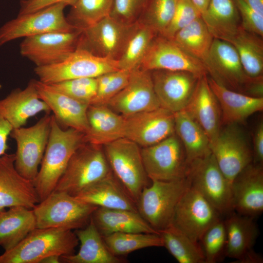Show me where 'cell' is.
Listing matches in <instances>:
<instances>
[{
    "label": "cell",
    "instance_id": "obj_1",
    "mask_svg": "<svg viewBox=\"0 0 263 263\" xmlns=\"http://www.w3.org/2000/svg\"><path fill=\"white\" fill-rule=\"evenodd\" d=\"M85 143L84 133L72 128L64 130L52 115L47 145L33 181L40 202L54 190L72 156Z\"/></svg>",
    "mask_w": 263,
    "mask_h": 263
},
{
    "label": "cell",
    "instance_id": "obj_2",
    "mask_svg": "<svg viewBox=\"0 0 263 263\" xmlns=\"http://www.w3.org/2000/svg\"><path fill=\"white\" fill-rule=\"evenodd\" d=\"M78 244L72 230L36 228L16 246L0 255V263H39L50 255L73 254Z\"/></svg>",
    "mask_w": 263,
    "mask_h": 263
},
{
    "label": "cell",
    "instance_id": "obj_3",
    "mask_svg": "<svg viewBox=\"0 0 263 263\" xmlns=\"http://www.w3.org/2000/svg\"><path fill=\"white\" fill-rule=\"evenodd\" d=\"M97 206L61 191H53L32 209L37 228H82L90 222Z\"/></svg>",
    "mask_w": 263,
    "mask_h": 263
},
{
    "label": "cell",
    "instance_id": "obj_4",
    "mask_svg": "<svg viewBox=\"0 0 263 263\" xmlns=\"http://www.w3.org/2000/svg\"><path fill=\"white\" fill-rule=\"evenodd\" d=\"M189 186L187 176L172 181L151 180L136 202L138 212L158 231L168 227L179 200Z\"/></svg>",
    "mask_w": 263,
    "mask_h": 263
},
{
    "label": "cell",
    "instance_id": "obj_5",
    "mask_svg": "<svg viewBox=\"0 0 263 263\" xmlns=\"http://www.w3.org/2000/svg\"><path fill=\"white\" fill-rule=\"evenodd\" d=\"M101 147L86 142L79 147L54 191L75 196L108 175L112 170Z\"/></svg>",
    "mask_w": 263,
    "mask_h": 263
},
{
    "label": "cell",
    "instance_id": "obj_6",
    "mask_svg": "<svg viewBox=\"0 0 263 263\" xmlns=\"http://www.w3.org/2000/svg\"><path fill=\"white\" fill-rule=\"evenodd\" d=\"M119 70L117 60L98 56L77 47L61 61L50 65L36 67L34 72L38 80L52 84L72 79L96 78Z\"/></svg>",
    "mask_w": 263,
    "mask_h": 263
},
{
    "label": "cell",
    "instance_id": "obj_7",
    "mask_svg": "<svg viewBox=\"0 0 263 263\" xmlns=\"http://www.w3.org/2000/svg\"><path fill=\"white\" fill-rule=\"evenodd\" d=\"M104 146V152L112 171L136 203L142 190L148 186L149 179L139 146L122 137Z\"/></svg>",
    "mask_w": 263,
    "mask_h": 263
},
{
    "label": "cell",
    "instance_id": "obj_8",
    "mask_svg": "<svg viewBox=\"0 0 263 263\" xmlns=\"http://www.w3.org/2000/svg\"><path fill=\"white\" fill-rule=\"evenodd\" d=\"M68 6L58 3L34 12L17 17L0 28V47L12 40L52 32H68L76 28L64 15Z\"/></svg>",
    "mask_w": 263,
    "mask_h": 263
},
{
    "label": "cell",
    "instance_id": "obj_9",
    "mask_svg": "<svg viewBox=\"0 0 263 263\" xmlns=\"http://www.w3.org/2000/svg\"><path fill=\"white\" fill-rule=\"evenodd\" d=\"M190 186L222 214L233 211L231 183L219 167L211 151L188 166Z\"/></svg>",
    "mask_w": 263,
    "mask_h": 263
},
{
    "label": "cell",
    "instance_id": "obj_10",
    "mask_svg": "<svg viewBox=\"0 0 263 263\" xmlns=\"http://www.w3.org/2000/svg\"><path fill=\"white\" fill-rule=\"evenodd\" d=\"M52 115L45 113L34 125L13 129L10 136L16 142L15 166L18 172L32 181L36 178L47 145Z\"/></svg>",
    "mask_w": 263,
    "mask_h": 263
},
{
    "label": "cell",
    "instance_id": "obj_11",
    "mask_svg": "<svg viewBox=\"0 0 263 263\" xmlns=\"http://www.w3.org/2000/svg\"><path fill=\"white\" fill-rule=\"evenodd\" d=\"M144 167L151 180L172 181L187 176L188 165L183 145L174 134L141 149Z\"/></svg>",
    "mask_w": 263,
    "mask_h": 263
},
{
    "label": "cell",
    "instance_id": "obj_12",
    "mask_svg": "<svg viewBox=\"0 0 263 263\" xmlns=\"http://www.w3.org/2000/svg\"><path fill=\"white\" fill-rule=\"evenodd\" d=\"M205 66L207 75L216 82L246 95L256 78L246 74L235 48L217 38L213 39Z\"/></svg>",
    "mask_w": 263,
    "mask_h": 263
},
{
    "label": "cell",
    "instance_id": "obj_13",
    "mask_svg": "<svg viewBox=\"0 0 263 263\" xmlns=\"http://www.w3.org/2000/svg\"><path fill=\"white\" fill-rule=\"evenodd\" d=\"M224 126L210 144V150L220 169L231 183L252 163V150L239 124Z\"/></svg>",
    "mask_w": 263,
    "mask_h": 263
},
{
    "label": "cell",
    "instance_id": "obj_14",
    "mask_svg": "<svg viewBox=\"0 0 263 263\" xmlns=\"http://www.w3.org/2000/svg\"><path fill=\"white\" fill-rule=\"evenodd\" d=\"M220 213L198 191L189 186L175 207L171 224L194 241L220 220Z\"/></svg>",
    "mask_w": 263,
    "mask_h": 263
},
{
    "label": "cell",
    "instance_id": "obj_15",
    "mask_svg": "<svg viewBox=\"0 0 263 263\" xmlns=\"http://www.w3.org/2000/svg\"><path fill=\"white\" fill-rule=\"evenodd\" d=\"M82 29L52 32L24 38L19 45L21 55L36 67L58 63L75 51Z\"/></svg>",
    "mask_w": 263,
    "mask_h": 263
},
{
    "label": "cell",
    "instance_id": "obj_16",
    "mask_svg": "<svg viewBox=\"0 0 263 263\" xmlns=\"http://www.w3.org/2000/svg\"><path fill=\"white\" fill-rule=\"evenodd\" d=\"M132 25L124 24L108 16L82 29L77 47L117 61Z\"/></svg>",
    "mask_w": 263,
    "mask_h": 263
},
{
    "label": "cell",
    "instance_id": "obj_17",
    "mask_svg": "<svg viewBox=\"0 0 263 263\" xmlns=\"http://www.w3.org/2000/svg\"><path fill=\"white\" fill-rule=\"evenodd\" d=\"M107 106L124 117L161 107L150 71L140 68L132 71L127 85Z\"/></svg>",
    "mask_w": 263,
    "mask_h": 263
},
{
    "label": "cell",
    "instance_id": "obj_18",
    "mask_svg": "<svg viewBox=\"0 0 263 263\" xmlns=\"http://www.w3.org/2000/svg\"><path fill=\"white\" fill-rule=\"evenodd\" d=\"M152 71L166 70L187 71L199 76L207 75V70L199 60L189 54L171 39L157 35L153 40L140 68Z\"/></svg>",
    "mask_w": 263,
    "mask_h": 263
},
{
    "label": "cell",
    "instance_id": "obj_19",
    "mask_svg": "<svg viewBox=\"0 0 263 263\" xmlns=\"http://www.w3.org/2000/svg\"><path fill=\"white\" fill-rule=\"evenodd\" d=\"M125 118V137L142 148L154 145L175 133L174 113L162 107Z\"/></svg>",
    "mask_w": 263,
    "mask_h": 263
},
{
    "label": "cell",
    "instance_id": "obj_20",
    "mask_svg": "<svg viewBox=\"0 0 263 263\" xmlns=\"http://www.w3.org/2000/svg\"><path fill=\"white\" fill-rule=\"evenodd\" d=\"M150 72L161 107L173 113L185 108L201 77L187 71L154 70Z\"/></svg>",
    "mask_w": 263,
    "mask_h": 263
},
{
    "label": "cell",
    "instance_id": "obj_21",
    "mask_svg": "<svg viewBox=\"0 0 263 263\" xmlns=\"http://www.w3.org/2000/svg\"><path fill=\"white\" fill-rule=\"evenodd\" d=\"M15 159V154L0 157V213L17 206L33 209L40 202L33 181L18 172Z\"/></svg>",
    "mask_w": 263,
    "mask_h": 263
},
{
    "label": "cell",
    "instance_id": "obj_22",
    "mask_svg": "<svg viewBox=\"0 0 263 263\" xmlns=\"http://www.w3.org/2000/svg\"><path fill=\"white\" fill-rule=\"evenodd\" d=\"M232 207L240 214L254 218L263 211V166L251 163L231 183Z\"/></svg>",
    "mask_w": 263,
    "mask_h": 263
},
{
    "label": "cell",
    "instance_id": "obj_23",
    "mask_svg": "<svg viewBox=\"0 0 263 263\" xmlns=\"http://www.w3.org/2000/svg\"><path fill=\"white\" fill-rule=\"evenodd\" d=\"M39 98L46 103L53 115L62 126L72 128L84 134L88 129L87 111L89 105L77 101L35 79Z\"/></svg>",
    "mask_w": 263,
    "mask_h": 263
},
{
    "label": "cell",
    "instance_id": "obj_24",
    "mask_svg": "<svg viewBox=\"0 0 263 263\" xmlns=\"http://www.w3.org/2000/svg\"><path fill=\"white\" fill-rule=\"evenodd\" d=\"M51 110L39 97L35 79L23 89L16 88L0 100V115L16 129L23 127L31 117Z\"/></svg>",
    "mask_w": 263,
    "mask_h": 263
},
{
    "label": "cell",
    "instance_id": "obj_25",
    "mask_svg": "<svg viewBox=\"0 0 263 263\" xmlns=\"http://www.w3.org/2000/svg\"><path fill=\"white\" fill-rule=\"evenodd\" d=\"M184 110L201 126L211 144L222 127L221 112L218 101L209 86L207 75L199 77Z\"/></svg>",
    "mask_w": 263,
    "mask_h": 263
},
{
    "label": "cell",
    "instance_id": "obj_26",
    "mask_svg": "<svg viewBox=\"0 0 263 263\" xmlns=\"http://www.w3.org/2000/svg\"><path fill=\"white\" fill-rule=\"evenodd\" d=\"M74 197L97 207L138 212L135 201L112 171Z\"/></svg>",
    "mask_w": 263,
    "mask_h": 263
},
{
    "label": "cell",
    "instance_id": "obj_27",
    "mask_svg": "<svg viewBox=\"0 0 263 263\" xmlns=\"http://www.w3.org/2000/svg\"><path fill=\"white\" fill-rule=\"evenodd\" d=\"M207 80L219 104L222 125L242 124L253 113L263 111V97H254L233 91L208 75Z\"/></svg>",
    "mask_w": 263,
    "mask_h": 263
},
{
    "label": "cell",
    "instance_id": "obj_28",
    "mask_svg": "<svg viewBox=\"0 0 263 263\" xmlns=\"http://www.w3.org/2000/svg\"><path fill=\"white\" fill-rule=\"evenodd\" d=\"M87 116L88 129L84 134L86 142L102 146L125 137V117L107 105H89Z\"/></svg>",
    "mask_w": 263,
    "mask_h": 263
},
{
    "label": "cell",
    "instance_id": "obj_29",
    "mask_svg": "<svg viewBox=\"0 0 263 263\" xmlns=\"http://www.w3.org/2000/svg\"><path fill=\"white\" fill-rule=\"evenodd\" d=\"M91 220L102 236L116 232L159 234L137 211L98 207Z\"/></svg>",
    "mask_w": 263,
    "mask_h": 263
},
{
    "label": "cell",
    "instance_id": "obj_30",
    "mask_svg": "<svg viewBox=\"0 0 263 263\" xmlns=\"http://www.w3.org/2000/svg\"><path fill=\"white\" fill-rule=\"evenodd\" d=\"M80 248L76 254L60 256V261L66 263H123L126 260L115 256L108 248L102 236L92 220L84 227L74 231Z\"/></svg>",
    "mask_w": 263,
    "mask_h": 263
},
{
    "label": "cell",
    "instance_id": "obj_31",
    "mask_svg": "<svg viewBox=\"0 0 263 263\" xmlns=\"http://www.w3.org/2000/svg\"><path fill=\"white\" fill-rule=\"evenodd\" d=\"M254 218L232 211L224 221L226 234L225 257L241 259L253 249L259 230Z\"/></svg>",
    "mask_w": 263,
    "mask_h": 263
},
{
    "label": "cell",
    "instance_id": "obj_32",
    "mask_svg": "<svg viewBox=\"0 0 263 263\" xmlns=\"http://www.w3.org/2000/svg\"><path fill=\"white\" fill-rule=\"evenodd\" d=\"M174 117L175 133L185 150L188 167L211 152L210 140L201 126L184 110L174 113Z\"/></svg>",
    "mask_w": 263,
    "mask_h": 263
},
{
    "label": "cell",
    "instance_id": "obj_33",
    "mask_svg": "<svg viewBox=\"0 0 263 263\" xmlns=\"http://www.w3.org/2000/svg\"><path fill=\"white\" fill-rule=\"evenodd\" d=\"M201 18L214 38L227 42L242 26L233 0H210Z\"/></svg>",
    "mask_w": 263,
    "mask_h": 263
},
{
    "label": "cell",
    "instance_id": "obj_34",
    "mask_svg": "<svg viewBox=\"0 0 263 263\" xmlns=\"http://www.w3.org/2000/svg\"><path fill=\"white\" fill-rule=\"evenodd\" d=\"M36 227L32 209L13 207L0 213V246L10 250Z\"/></svg>",
    "mask_w": 263,
    "mask_h": 263
},
{
    "label": "cell",
    "instance_id": "obj_35",
    "mask_svg": "<svg viewBox=\"0 0 263 263\" xmlns=\"http://www.w3.org/2000/svg\"><path fill=\"white\" fill-rule=\"evenodd\" d=\"M157 35L150 28L139 21L133 24L117 60L119 70L132 72L139 68Z\"/></svg>",
    "mask_w": 263,
    "mask_h": 263
},
{
    "label": "cell",
    "instance_id": "obj_36",
    "mask_svg": "<svg viewBox=\"0 0 263 263\" xmlns=\"http://www.w3.org/2000/svg\"><path fill=\"white\" fill-rule=\"evenodd\" d=\"M228 42L236 49L249 76H263V37L245 30L241 26Z\"/></svg>",
    "mask_w": 263,
    "mask_h": 263
},
{
    "label": "cell",
    "instance_id": "obj_37",
    "mask_svg": "<svg viewBox=\"0 0 263 263\" xmlns=\"http://www.w3.org/2000/svg\"><path fill=\"white\" fill-rule=\"evenodd\" d=\"M213 39L201 17L179 31L171 39L205 66Z\"/></svg>",
    "mask_w": 263,
    "mask_h": 263
},
{
    "label": "cell",
    "instance_id": "obj_38",
    "mask_svg": "<svg viewBox=\"0 0 263 263\" xmlns=\"http://www.w3.org/2000/svg\"><path fill=\"white\" fill-rule=\"evenodd\" d=\"M158 232L163 246L179 263H205L199 242L193 241L172 225Z\"/></svg>",
    "mask_w": 263,
    "mask_h": 263
},
{
    "label": "cell",
    "instance_id": "obj_39",
    "mask_svg": "<svg viewBox=\"0 0 263 263\" xmlns=\"http://www.w3.org/2000/svg\"><path fill=\"white\" fill-rule=\"evenodd\" d=\"M102 237L109 250L118 257L145 248L163 246L162 238L154 233L116 232Z\"/></svg>",
    "mask_w": 263,
    "mask_h": 263
},
{
    "label": "cell",
    "instance_id": "obj_40",
    "mask_svg": "<svg viewBox=\"0 0 263 263\" xmlns=\"http://www.w3.org/2000/svg\"><path fill=\"white\" fill-rule=\"evenodd\" d=\"M113 0H77L66 17L76 28L83 29L109 16Z\"/></svg>",
    "mask_w": 263,
    "mask_h": 263
},
{
    "label": "cell",
    "instance_id": "obj_41",
    "mask_svg": "<svg viewBox=\"0 0 263 263\" xmlns=\"http://www.w3.org/2000/svg\"><path fill=\"white\" fill-rule=\"evenodd\" d=\"M178 0H149L138 20L162 35L171 21Z\"/></svg>",
    "mask_w": 263,
    "mask_h": 263
},
{
    "label": "cell",
    "instance_id": "obj_42",
    "mask_svg": "<svg viewBox=\"0 0 263 263\" xmlns=\"http://www.w3.org/2000/svg\"><path fill=\"white\" fill-rule=\"evenodd\" d=\"M199 243L205 256V263H216L225 257L226 234L221 219L209 227L202 236Z\"/></svg>",
    "mask_w": 263,
    "mask_h": 263
},
{
    "label": "cell",
    "instance_id": "obj_43",
    "mask_svg": "<svg viewBox=\"0 0 263 263\" xmlns=\"http://www.w3.org/2000/svg\"><path fill=\"white\" fill-rule=\"evenodd\" d=\"M58 92L88 105L95 96L96 78L83 77L48 84Z\"/></svg>",
    "mask_w": 263,
    "mask_h": 263
},
{
    "label": "cell",
    "instance_id": "obj_44",
    "mask_svg": "<svg viewBox=\"0 0 263 263\" xmlns=\"http://www.w3.org/2000/svg\"><path fill=\"white\" fill-rule=\"evenodd\" d=\"M201 17L200 12L191 0H178L172 19L161 35L172 39L179 31Z\"/></svg>",
    "mask_w": 263,
    "mask_h": 263
},
{
    "label": "cell",
    "instance_id": "obj_45",
    "mask_svg": "<svg viewBox=\"0 0 263 263\" xmlns=\"http://www.w3.org/2000/svg\"><path fill=\"white\" fill-rule=\"evenodd\" d=\"M149 0H113L109 16L127 25L137 22Z\"/></svg>",
    "mask_w": 263,
    "mask_h": 263
},
{
    "label": "cell",
    "instance_id": "obj_46",
    "mask_svg": "<svg viewBox=\"0 0 263 263\" xmlns=\"http://www.w3.org/2000/svg\"><path fill=\"white\" fill-rule=\"evenodd\" d=\"M131 72L124 70L115 71L109 83L102 91L96 94L90 105H107L109 102L127 85Z\"/></svg>",
    "mask_w": 263,
    "mask_h": 263
},
{
    "label": "cell",
    "instance_id": "obj_47",
    "mask_svg": "<svg viewBox=\"0 0 263 263\" xmlns=\"http://www.w3.org/2000/svg\"><path fill=\"white\" fill-rule=\"evenodd\" d=\"M239 14L242 26L263 37V16L253 10L244 0H233Z\"/></svg>",
    "mask_w": 263,
    "mask_h": 263
},
{
    "label": "cell",
    "instance_id": "obj_48",
    "mask_svg": "<svg viewBox=\"0 0 263 263\" xmlns=\"http://www.w3.org/2000/svg\"><path fill=\"white\" fill-rule=\"evenodd\" d=\"M77 0H20L18 15H24L36 12L53 5L63 2L72 6Z\"/></svg>",
    "mask_w": 263,
    "mask_h": 263
},
{
    "label": "cell",
    "instance_id": "obj_49",
    "mask_svg": "<svg viewBox=\"0 0 263 263\" xmlns=\"http://www.w3.org/2000/svg\"><path fill=\"white\" fill-rule=\"evenodd\" d=\"M252 163L263 165V121L260 120L254 131Z\"/></svg>",
    "mask_w": 263,
    "mask_h": 263
},
{
    "label": "cell",
    "instance_id": "obj_50",
    "mask_svg": "<svg viewBox=\"0 0 263 263\" xmlns=\"http://www.w3.org/2000/svg\"><path fill=\"white\" fill-rule=\"evenodd\" d=\"M12 130V126L0 115V157L8 149L7 139Z\"/></svg>",
    "mask_w": 263,
    "mask_h": 263
},
{
    "label": "cell",
    "instance_id": "obj_51",
    "mask_svg": "<svg viewBox=\"0 0 263 263\" xmlns=\"http://www.w3.org/2000/svg\"><path fill=\"white\" fill-rule=\"evenodd\" d=\"M262 257L253 249L245 254L241 259L235 261L237 263H263Z\"/></svg>",
    "mask_w": 263,
    "mask_h": 263
},
{
    "label": "cell",
    "instance_id": "obj_52",
    "mask_svg": "<svg viewBox=\"0 0 263 263\" xmlns=\"http://www.w3.org/2000/svg\"><path fill=\"white\" fill-rule=\"evenodd\" d=\"M253 10L263 16V0H244Z\"/></svg>",
    "mask_w": 263,
    "mask_h": 263
},
{
    "label": "cell",
    "instance_id": "obj_53",
    "mask_svg": "<svg viewBox=\"0 0 263 263\" xmlns=\"http://www.w3.org/2000/svg\"><path fill=\"white\" fill-rule=\"evenodd\" d=\"M201 15L205 11L209 3L210 0H191Z\"/></svg>",
    "mask_w": 263,
    "mask_h": 263
},
{
    "label": "cell",
    "instance_id": "obj_54",
    "mask_svg": "<svg viewBox=\"0 0 263 263\" xmlns=\"http://www.w3.org/2000/svg\"><path fill=\"white\" fill-rule=\"evenodd\" d=\"M60 256L57 255H53L43 259L41 263H60Z\"/></svg>",
    "mask_w": 263,
    "mask_h": 263
}]
</instances>
